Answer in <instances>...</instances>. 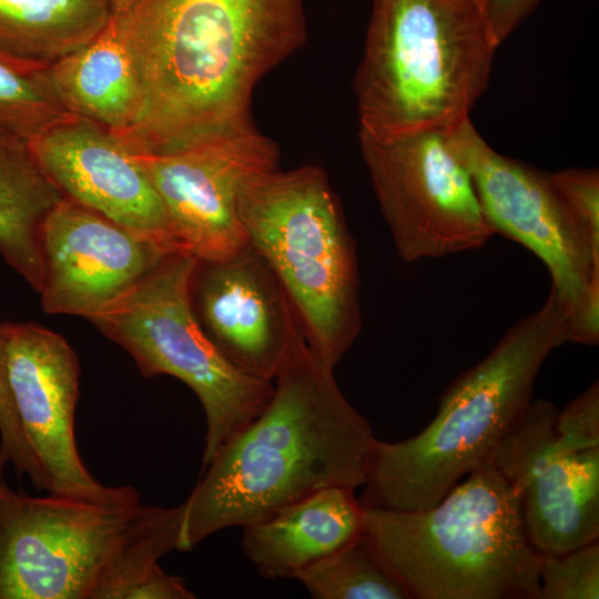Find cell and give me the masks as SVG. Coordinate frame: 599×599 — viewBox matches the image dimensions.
Returning <instances> with one entry per match:
<instances>
[{
    "label": "cell",
    "instance_id": "19",
    "mask_svg": "<svg viewBox=\"0 0 599 599\" xmlns=\"http://www.w3.org/2000/svg\"><path fill=\"white\" fill-rule=\"evenodd\" d=\"M62 197L30 143L0 129V254L37 292L44 278L41 226Z\"/></svg>",
    "mask_w": 599,
    "mask_h": 599
},
{
    "label": "cell",
    "instance_id": "4",
    "mask_svg": "<svg viewBox=\"0 0 599 599\" xmlns=\"http://www.w3.org/2000/svg\"><path fill=\"white\" fill-rule=\"evenodd\" d=\"M364 532L409 599H540L519 498L489 463L428 508L365 507Z\"/></svg>",
    "mask_w": 599,
    "mask_h": 599
},
{
    "label": "cell",
    "instance_id": "6",
    "mask_svg": "<svg viewBox=\"0 0 599 599\" xmlns=\"http://www.w3.org/2000/svg\"><path fill=\"white\" fill-rule=\"evenodd\" d=\"M237 213L309 347L335 368L357 337L362 315L355 245L326 173L311 165L254 173L238 190Z\"/></svg>",
    "mask_w": 599,
    "mask_h": 599
},
{
    "label": "cell",
    "instance_id": "15",
    "mask_svg": "<svg viewBox=\"0 0 599 599\" xmlns=\"http://www.w3.org/2000/svg\"><path fill=\"white\" fill-rule=\"evenodd\" d=\"M41 248L43 311L88 319L170 255L67 197L43 221Z\"/></svg>",
    "mask_w": 599,
    "mask_h": 599
},
{
    "label": "cell",
    "instance_id": "8",
    "mask_svg": "<svg viewBox=\"0 0 599 599\" xmlns=\"http://www.w3.org/2000/svg\"><path fill=\"white\" fill-rule=\"evenodd\" d=\"M495 231L546 265L569 324V342H599V236L581 221L551 174L491 149L469 118L448 131Z\"/></svg>",
    "mask_w": 599,
    "mask_h": 599
},
{
    "label": "cell",
    "instance_id": "13",
    "mask_svg": "<svg viewBox=\"0 0 599 599\" xmlns=\"http://www.w3.org/2000/svg\"><path fill=\"white\" fill-rule=\"evenodd\" d=\"M57 189L121 225L165 254L183 252L161 199L125 135L70 114L30 142Z\"/></svg>",
    "mask_w": 599,
    "mask_h": 599
},
{
    "label": "cell",
    "instance_id": "9",
    "mask_svg": "<svg viewBox=\"0 0 599 599\" xmlns=\"http://www.w3.org/2000/svg\"><path fill=\"white\" fill-rule=\"evenodd\" d=\"M140 497H34L0 481V599H90Z\"/></svg>",
    "mask_w": 599,
    "mask_h": 599
},
{
    "label": "cell",
    "instance_id": "23",
    "mask_svg": "<svg viewBox=\"0 0 599 599\" xmlns=\"http://www.w3.org/2000/svg\"><path fill=\"white\" fill-rule=\"evenodd\" d=\"M50 65L0 50V129L30 143L71 114L55 94Z\"/></svg>",
    "mask_w": 599,
    "mask_h": 599
},
{
    "label": "cell",
    "instance_id": "12",
    "mask_svg": "<svg viewBox=\"0 0 599 599\" xmlns=\"http://www.w3.org/2000/svg\"><path fill=\"white\" fill-rule=\"evenodd\" d=\"M140 155L183 252L215 261L247 244L238 190L252 174L277 167L270 139L248 125L169 152L140 150Z\"/></svg>",
    "mask_w": 599,
    "mask_h": 599
},
{
    "label": "cell",
    "instance_id": "25",
    "mask_svg": "<svg viewBox=\"0 0 599 599\" xmlns=\"http://www.w3.org/2000/svg\"><path fill=\"white\" fill-rule=\"evenodd\" d=\"M556 429L576 449L599 447V384L586 390L558 412Z\"/></svg>",
    "mask_w": 599,
    "mask_h": 599
},
{
    "label": "cell",
    "instance_id": "2",
    "mask_svg": "<svg viewBox=\"0 0 599 599\" xmlns=\"http://www.w3.org/2000/svg\"><path fill=\"white\" fill-rule=\"evenodd\" d=\"M264 409L227 439L182 502L179 551L331 487L364 485L375 436L300 322Z\"/></svg>",
    "mask_w": 599,
    "mask_h": 599
},
{
    "label": "cell",
    "instance_id": "16",
    "mask_svg": "<svg viewBox=\"0 0 599 599\" xmlns=\"http://www.w3.org/2000/svg\"><path fill=\"white\" fill-rule=\"evenodd\" d=\"M192 298L224 356L243 372L273 382L298 319L263 257L247 243L227 257L199 261Z\"/></svg>",
    "mask_w": 599,
    "mask_h": 599
},
{
    "label": "cell",
    "instance_id": "7",
    "mask_svg": "<svg viewBox=\"0 0 599 599\" xmlns=\"http://www.w3.org/2000/svg\"><path fill=\"white\" fill-rule=\"evenodd\" d=\"M199 260L165 256L90 321L134 358L145 377L173 376L197 396L206 420L202 469L267 405L273 382L235 366L203 328L192 298Z\"/></svg>",
    "mask_w": 599,
    "mask_h": 599
},
{
    "label": "cell",
    "instance_id": "10",
    "mask_svg": "<svg viewBox=\"0 0 599 599\" xmlns=\"http://www.w3.org/2000/svg\"><path fill=\"white\" fill-rule=\"evenodd\" d=\"M449 130L382 139L359 133L382 214L406 262L478 250L496 234Z\"/></svg>",
    "mask_w": 599,
    "mask_h": 599
},
{
    "label": "cell",
    "instance_id": "21",
    "mask_svg": "<svg viewBox=\"0 0 599 599\" xmlns=\"http://www.w3.org/2000/svg\"><path fill=\"white\" fill-rule=\"evenodd\" d=\"M111 12V0H0V50L52 64L95 39Z\"/></svg>",
    "mask_w": 599,
    "mask_h": 599
},
{
    "label": "cell",
    "instance_id": "1",
    "mask_svg": "<svg viewBox=\"0 0 599 599\" xmlns=\"http://www.w3.org/2000/svg\"><path fill=\"white\" fill-rule=\"evenodd\" d=\"M143 112L121 133L163 153L252 125L257 81L305 40L301 0H111Z\"/></svg>",
    "mask_w": 599,
    "mask_h": 599
},
{
    "label": "cell",
    "instance_id": "3",
    "mask_svg": "<svg viewBox=\"0 0 599 599\" xmlns=\"http://www.w3.org/2000/svg\"><path fill=\"white\" fill-rule=\"evenodd\" d=\"M567 342L568 319L550 291L540 308L517 321L449 385L422 432L395 443L375 438L362 505L418 510L437 504L487 463L532 402L544 362Z\"/></svg>",
    "mask_w": 599,
    "mask_h": 599
},
{
    "label": "cell",
    "instance_id": "28",
    "mask_svg": "<svg viewBox=\"0 0 599 599\" xmlns=\"http://www.w3.org/2000/svg\"><path fill=\"white\" fill-rule=\"evenodd\" d=\"M7 370L6 324H0V405L10 397V386Z\"/></svg>",
    "mask_w": 599,
    "mask_h": 599
},
{
    "label": "cell",
    "instance_id": "5",
    "mask_svg": "<svg viewBox=\"0 0 599 599\" xmlns=\"http://www.w3.org/2000/svg\"><path fill=\"white\" fill-rule=\"evenodd\" d=\"M498 44L486 0H374L355 80L359 133L449 130L468 119Z\"/></svg>",
    "mask_w": 599,
    "mask_h": 599
},
{
    "label": "cell",
    "instance_id": "14",
    "mask_svg": "<svg viewBox=\"0 0 599 599\" xmlns=\"http://www.w3.org/2000/svg\"><path fill=\"white\" fill-rule=\"evenodd\" d=\"M8 379L21 428L43 477L55 495L103 497L83 464L75 440L79 363L67 339L34 323H4Z\"/></svg>",
    "mask_w": 599,
    "mask_h": 599
},
{
    "label": "cell",
    "instance_id": "27",
    "mask_svg": "<svg viewBox=\"0 0 599 599\" xmlns=\"http://www.w3.org/2000/svg\"><path fill=\"white\" fill-rule=\"evenodd\" d=\"M534 0H486L489 18L500 43Z\"/></svg>",
    "mask_w": 599,
    "mask_h": 599
},
{
    "label": "cell",
    "instance_id": "24",
    "mask_svg": "<svg viewBox=\"0 0 599 599\" xmlns=\"http://www.w3.org/2000/svg\"><path fill=\"white\" fill-rule=\"evenodd\" d=\"M540 599H598L599 542L564 554H539Z\"/></svg>",
    "mask_w": 599,
    "mask_h": 599
},
{
    "label": "cell",
    "instance_id": "17",
    "mask_svg": "<svg viewBox=\"0 0 599 599\" xmlns=\"http://www.w3.org/2000/svg\"><path fill=\"white\" fill-rule=\"evenodd\" d=\"M355 488L331 487L242 527V549L265 579H296L313 562L364 534Z\"/></svg>",
    "mask_w": 599,
    "mask_h": 599
},
{
    "label": "cell",
    "instance_id": "26",
    "mask_svg": "<svg viewBox=\"0 0 599 599\" xmlns=\"http://www.w3.org/2000/svg\"><path fill=\"white\" fill-rule=\"evenodd\" d=\"M585 225L599 236V174L595 169L550 173Z\"/></svg>",
    "mask_w": 599,
    "mask_h": 599
},
{
    "label": "cell",
    "instance_id": "20",
    "mask_svg": "<svg viewBox=\"0 0 599 599\" xmlns=\"http://www.w3.org/2000/svg\"><path fill=\"white\" fill-rule=\"evenodd\" d=\"M182 504L176 507L139 505L108 559L90 599H193L177 576L158 561L177 550Z\"/></svg>",
    "mask_w": 599,
    "mask_h": 599
},
{
    "label": "cell",
    "instance_id": "18",
    "mask_svg": "<svg viewBox=\"0 0 599 599\" xmlns=\"http://www.w3.org/2000/svg\"><path fill=\"white\" fill-rule=\"evenodd\" d=\"M50 75L58 99L71 114L116 133L133 130L142 116L139 79L111 19L95 39L53 62Z\"/></svg>",
    "mask_w": 599,
    "mask_h": 599
},
{
    "label": "cell",
    "instance_id": "11",
    "mask_svg": "<svg viewBox=\"0 0 599 599\" xmlns=\"http://www.w3.org/2000/svg\"><path fill=\"white\" fill-rule=\"evenodd\" d=\"M559 409L532 400L487 463L519 498L539 554H564L599 539V447L576 449L559 436Z\"/></svg>",
    "mask_w": 599,
    "mask_h": 599
},
{
    "label": "cell",
    "instance_id": "22",
    "mask_svg": "<svg viewBox=\"0 0 599 599\" xmlns=\"http://www.w3.org/2000/svg\"><path fill=\"white\" fill-rule=\"evenodd\" d=\"M315 599H409L365 532L296 577Z\"/></svg>",
    "mask_w": 599,
    "mask_h": 599
}]
</instances>
